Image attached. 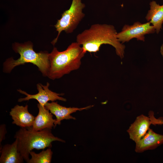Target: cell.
Masks as SVG:
<instances>
[{"label": "cell", "mask_w": 163, "mask_h": 163, "mask_svg": "<svg viewBox=\"0 0 163 163\" xmlns=\"http://www.w3.org/2000/svg\"><path fill=\"white\" fill-rule=\"evenodd\" d=\"M117 32L114 26L106 24H93L76 36V40L86 53L98 51L103 44L113 46L117 54L121 59L124 56L125 45L120 42L116 37Z\"/></svg>", "instance_id": "1"}, {"label": "cell", "mask_w": 163, "mask_h": 163, "mask_svg": "<svg viewBox=\"0 0 163 163\" xmlns=\"http://www.w3.org/2000/svg\"><path fill=\"white\" fill-rule=\"evenodd\" d=\"M85 53L76 42L72 43L66 50L61 52L54 47L49 53L50 66L47 77L52 80L59 79L78 69Z\"/></svg>", "instance_id": "2"}, {"label": "cell", "mask_w": 163, "mask_h": 163, "mask_svg": "<svg viewBox=\"0 0 163 163\" xmlns=\"http://www.w3.org/2000/svg\"><path fill=\"white\" fill-rule=\"evenodd\" d=\"M51 130L46 129L37 131L32 129L31 127H21L16 132L14 137L18 140L19 151L27 163L30 160V153L33 149L50 148L52 142L54 141L65 142L54 136Z\"/></svg>", "instance_id": "3"}, {"label": "cell", "mask_w": 163, "mask_h": 163, "mask_svg": "<svg viewBox=\"0 0 163 163\" xmlns=\"http://www.w3.org/2000/svg\"><path fill=\"white\" fill-rule=\"evenodd\" d=\"M14 51L19 53L20 57L17 60L11 57L7 59L3 64V71L10 73L17 66L30 63L36 66L44 77H47L50 65L49 53L47 51L35 52L33 45L30 42L23 43H15L12 45Z\"/></svg>", "instance_id": "4"}, {"label": "cell", "mask_w": 163, "mask_h": 163, "mask_svg": "<svg viewBox=\"0 0 163 163\" xmlns=\"http://www.w3.org/2000/svg\"><path fill=\"white\" fill-rule=\"evenodd\" d=\"M85 7L82 0H72L70 8L65 11L62 15L54 26L58 32V35L51 43L54 45L63 31L66 33H71L76 29L78 24L84 18L85 14L82 12Z\"/></svg>", "instance_id": "5"}, {"label": "cell", "mask_w": 163, "mask_h": 163, "mask_svg": "<svg viewBox=\"0 0 163 163\" xmlns=\"http://www.w3.org/2000/svg\"><path fill=\"white\" fill-rule=\"evenodd\" d=\"M155 32L154 27L150 22L142 23L137 21L132 25H125L121 31L117 33L116 37L122 43L134 38L138 40L144 41L145 35Z\"/></svg>", "instance_id": "6"}, {"label": "cell", "mask_w": 163, "mask_h": 163, "mask_svg": "<svg viewBox=\"0 0 163 163\" xmlns=\"http://www.w3.org/2000/svg\"><path fill=\"white\" fill-rule=\"evenodd\" d=\"M49 85L50 84L48 82L46 85H43L40 83L37 84V87L38 92L34 94H29L20 89L18 90V91L20 93L26 96L25 97L19 98L18 101L21 102L31 99H34L37 100L39 103L44 106L50 101H54L57 100L63 101H66V99L60 96L63 95V93L59 94L51 91L49 89Z\"/></svg>", "instance_id": "7"}, {"label": "cell", "mask_w": 163, "mask_h": 163, "mask_svg": "<svg viewBox=\"0 0 163 163\" xmlns=\"http://www.w3.org/2000/svg\"><path fill=\"white\" fill-rule=\"evenodd\" d=\"M44 106L56 117L54 123L55 128L57 125H60L61 121L64 120L76 119L75 117L71 115L72 113L77 111H81L90 109L93 107L94 105H89L82 108L67 107L60 105L57 102L52 101L50 103L47 102Z\"/></svg>", "instance_id": "8"}, {"label": "cell", "mask_w": 163, "mask_h": 163, "mask_svg": "<svg viewBox=\"0 0 163 163\" xmlns=\"http://www.w3.org/2000/svg\"><path fill=\"white\" fill-rule=\"evenodd\" d=\"M152 124L149 117L143 114L137 117L127 130L129 138L136 143L145 135Z\"/></svg>", "instance_id": "9"}, {"label": "cell", "mask_w": 163, "mask_h": 163, "mask_svg": "<svg viewBox=\"0 0 163 163\" xmlns=\"http://www.w3.org/2000/svg\"><path fill=\"white\" fill-rule=\"evenodd\" d=\"M10 115L13 120L12 124L22 128L32 127L35 118L29 112L27 105L24 106L16 105L11 109Z\"/></svg>", "instance_id": "10"}, {"label": "cell", "mask_w": 163, "mask_h": 163, "mask_svg": "<svg viewBox=\"0 0 163 163\" xmlns=\"http://www.w3.org/2000/svg\"><path fill=\"white\" fill-rule=\"evenodd\" d=\"M136 144L135 151L136 152L153 150L163 144V135L156 133L149 128L145 135Z\"/></svg>", "instance_id": "11"}, {"label": "cell", "mask_w": 163, "mask_h": 163, "mask_svg": "<svg viewBox=\"0 0 163 163\" xmlns=\"http://www.w3.org/2000/svg\"><path fill=\"white\" fill-rule=\"evenodd\" d=\"M39 109L37 115L35 118L31 127L36 131H41L46 129H51L54 127L56 119L53 118V115L49 110L39 103L37 104Z\"/></svg>", "instance_id": "12"}, {"label": "cell", "mask_w": 163, "mask_h": 163, "mask_svg": "<svg viewBox=\"0 0 163 163\" xmlns=\"http://www.w3.org/2000/svg\"><path fill=\"white\" fill-rule=\"evenodd\" d=\"M0 163H22L24 159L18 149L17 139L11 144H7L2 146L0 150Z\"/></svg>", "instance_id": "13"}, {"label": "cell", "mask_w": 163, "mask_h": 163, "mask_svg": "<svg viewBox=\"0 0 163 163\" xmlns=\"http://www.w3.org/2000/svg\"><path fill=\"white\" fill-rule=\"evenodd\" d=\"M150 9L145 17L148 22L152 24L157 34L159 33L162 28L163 23V5H160L155 1L150 3Z\"/></svg>", "instance_id": "14"}, {"label": "cell", "mask_w": 163, "mask_h": 163, "mask_svg": "<svg viewBox=\"0 0 163 163\" xmlns=\"http://www.w3.org/2000/svg\"><path fill=\"white\" fill-rule=\"evenodd\" d=\"M53 152L50 148L44 149L39 153L31 151L30 155L31 158L27 163H50L51 162Z\"/></svg>", "instance_id": "15"}, {"label": "cell", "mask_w": 163, "mask_h": 163, "mask_svg": "<svg viewBox=\"0 0 163 163\" xmlns=\"http://www.w3.org/2000/svg\"><path fill=\"white\" fill-rule=\"evenodd\" d=\"M149 115L150 119L152 123V124L155 126L156 125H161L163 124V118L161 117L158 118H155L153 111H150Z\"/></svg>", "instance_id": "16"}, {"label": "cell", "mask_w": 163, "mask_h": 163, "mask_svg": "<svg viewBox=\"0 0 163 163\" xmlns=\"http://www.w3.org/2000/svg\"><path fill=\"white\" fill-rule=\"evenodd\" d=\"M7 130L6 126L5 124H2L0 126V150L2 148V142L5 138V135L6 133Z\"/></svg>", "instance_id": "17"}, {"label": "cell", "mask_w": 163, "mask_h": 163, "mask_svg": "<svg viewBox=\"0 0 163 163\" xmlns=\"http://www.w3.org/2000/svg\"><path fill=\"white\" fill-rule=\"evenodd\" d=\"M160 53L163 58V43L161 45L160 48Z\"/></svg>", "instance_id": "18"}]
</instances>
